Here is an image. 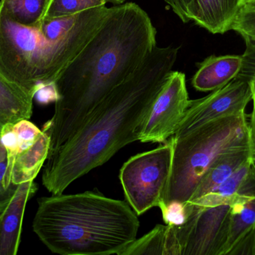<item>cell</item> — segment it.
Listing matches in <instances>:
<instances>
[{
  "label": "cell",
  "mask_w": 255,
  "mask_h": 255,
  "mask_svg": "<svg viewBox=\"0 0 255 255\" xmlns=\"http://www.w3.org/2000/svg\"><path fill=\"white\" fill-rule=\"evenodd\" d=\"M109 2L113 3L115 4H121L125 2L127 0H109Z\"/></svg>",
  "instance_id": "obj_27"
},
{
  "label": "cell",
  "mask_w": 255,
  "mask_h": 255,
  "mask_svg": "<svg viewBox=\"0 0 255 255\" xmlns=\"http://www.w3.org/2000/svg\"><path fill=\"white\" fill-rule=\"evenodd\" d=\"M49 0H0V5L15 22L31 26L43 18Z\"/></svg>",
  "instance_id": "obj_17"
},
{
  "label": "cell",
  "mask_w": 255,
  "mask_h": 255,
  "mask_svg": "<svg viewBox=\"0 0 255 255\" xmlns=\"http://www.w3.org/2000/svg\"><path fill=\"white\" fill-rule=\"evenodd\" d=\"M166 1L184 23L191 21V12L194 0H166Z\"/></svg>",
  "instance_id": "obj_21"
},
{
  "label": "cell",
  "mask_w": 255,
  "mask_h": 255,
  "mask_svg": "<svg viewBox=\"0 0 255 255\" xmlns=\"http://www.w3.org/2000/svg\"><path fill=\"white\" fill-rule=\"evenodd\" d=\"M250 115L220 118L173 140L172 172L160 209L188 202L204 174L220 156L253 147Z\"/></svg>",
  "instance_id": "obj_5"
},
{
  "label": "cell",
  "mask_w": 255,
  "mask_h": 255,
  "mask_svg": "<svg viewBox=\"0 0 255 255\" xmlns=\"http://www.w3.org/2000/svg\"><path fill=\"white\" fill-rule=\"evenodd\" d=\"M17 186L12 184L5 193L0 196V217L2 215L3 212L10 202V199L13 197Z\"/></svg>",
  "instance_id": "obj_24"
},
{
  "label": "cell",
  "mask_w": 255,
  "mask_h": 255,
  "mask_svg": "<svg viewBox=\"0 0 255 255\" xmlns=\"http://www.w3.org/2000/svg\"><path fill=\"white\" fill-rule=\"evenodd\" d=\"M253 158V147L220 156L204 174L188 202L212 193L243 165Z\"/></svg>",
  "instance_id": "obj_14"
},
{
  "label": "cell",
  "mask_w": 255,
  "mask_h": 255,
  "mask_svg": "<svg viewBox=\"0 0 255 255\" xmlns=\"http://www.w3.org/2000/svg\"><path fill=\"white\" fill-rule=\"evenodd\" d=\"M34 97L0 72V132L4 125L30 119Z\"/></svg>",
  "instance_id": "obj_15"
},
{
  "label": "cell",
  "mask_w": 255,
  "mask_h": 255,
  "mask_svg": "<svg viewBox=\"0 0 255 255\" xmlns=\"http://www.w3.org/2000/svg\"><path fill=\"white\" fill-rule=\"evenodd\" d=\"M245 3H255V0H245Z\"/></svg>",
  "instance_id": "obj_28"
},
{
  "label": "cell",
  "mask_w": 255,
  "mask_h": 255,
  "mask_svg": "<svg viewBox=\"0 0 255 255\" xmlns=\"http://www.w3.org/2000/svg\"><path fill=\"white\" fill-rule=\"evenodd\" d=\"M109 10L106 4L84 10L67 36L53 40L40 20L31 26L21 25L0 5V72L34 97L40 86L55 82L92 38Z\"/></svg>",
  "instance_id": "obj_4"
},
{
  "label": "cell",
  "mask_w": 255,
  "mask_h": 255,
  "mask_svg": "<svg viewBox=\"0 0 255 255\" xmlns=\"http://www.w3.org/2000/svg\"><path fill=\"white\" fill-rule=\"evenodd\" d=\"M250 128L253 139V159L255 162V104H253V112L250 117Z\"/></svg>",
  "instance_id": "obj_25"
},
{
  "label": "cell",
  "mask_w": 255,
  "mask_h": 255,
  "mask_svg": "<svg viewBox=\"0 0 255 255\" xmlns=\"http://www.w3.org/2000/svg\"><path fill=\"white\" fill-rule=\"evenodd\" d=\"M172 138L151 151L130 157L120 172L128 204L137 216L163 205L173 161Z\"/></svg>",
  "instance_id": "obj_6"
},
{
  "label": "cell",
  "mask_w": 255,
  "mask_h": 255,
  "mask_svg": "<svg viewBox=\"0 0 255 255\" xmlns=\"http://www.w3.org/2000/svg\"><path fill=\"white\" fill-rule=\"evenodd\" d=\"M245 0H194L191 20L212 34L230 31Z\"/></svg>",
  "instance_id": "obj_12"
},
{
  "label": "cell",
  "mask_w": 255,
  "mask_h": 255,
  "mask_svg": "<svg viewBox=\"0 0 255 255\" xmlns=\"http://www.w3.org/2000/svg\"><path fill=\"white\" fill-rule=\"evenodd\" d=\"M35 99L40 104H48L52 102H56L58 99V91L55 82L42 85L34 94Z\"/></svg>",
  "instance_id": "obj_23"
},
{
  "label": "cell",
  "mask_w": 255,
  "mask_h": 255,
  "mask_svg": "<svg viewBox=\"0 0 255 255\" xmlns=\"http://www.w3.org/2000/svg\"><path fill=\"white\" fill-rule=\"evenodd\" d=\"M50 137L47 132L42 133L31 145L17 151L8 159L9 178L12 184L19 185L34 181L47 160Z\"/></svg>",
  "instance_id": "obj_13"
},
{
  "label": "cell",
  "mask_w": 255,
  "mask_h": 255,
  "mask_svg": "<svg viewBox=\"0 0 255 255\" xmlns=\"http://www.w3.org/2000/svg\"><path fill=\"white\" fill-rule=\"evenodd\" d=\"M185 205L187 220L175 226L181 255H223L229 238L230 205Z\"/></svg>",
  "instance_id": "obj_7"
},
{
  "label": "cell",
  "mask_w": 255,
  "mask_h": 255,
  "mask_svg": "<svg viewBox=\"0 0 255 255\" xmlns=\"http://www.w3.org/2000/svg\"><path fill=\"white\" fill-rule=\"evenodd\" d=\"M252 76L241 73L229 83L206 97L190 100L172 139H180L204 124L220 118L245 113L253 98Z\"/></svg>",
  "instance_id": "obj_9"
},
{
  "label": "cell",
  "mask_w": 255,
  "mask_h": 255,
  "mask_svg": "<svg viewBox=\"0 0 255 255\" xmlns=\"http://www.w3.org/2000/svg\"><path fill=\"white\" fill-rule=\"evenodd\" d=\"M244 61V55H211L199 64L192 79V85L202 92L219 89L241 73Z\"/></svg>",
  "instance_id": "obj_11"
},
{
  "label": "cell",
  "mask_w": 255,
  "mask_h": 255,
  "mask_svg": "<svg viewBox=\"0 0 255 255\" xmlns=\"http://www.w3.org/2000/svg\"><path fill=\"white\" fill-rule=\"evenodd\" d=\"M156 35L148 13L136 3L110 7L92 38L54 82L58 99L53 116L42 129L50 137L48 158L143 62L157 46Z\"/></svg>",
  "instance_id": "obj_1"
},
{
  "label": "cell",
  "mask_w": 255,
  "mask_h": 255,
  "mask_svg": "<svg viewBox=\"0 0 255 255\" xmlns=\"http://www.w3.org/2000/svg\"><path fill=\"white\" fill-rule=\"evenodd\" d=\"M190 100L185 74L171 72L138 129V141L166 142L176 132Z\"/></svg>",
  "instance_id": "obj_8"
},
{
  "label": "cell",
  "mask_w": 255,
  "mask_h": 255,
  "mask_svg": "<svg viewBox=\"0 0 255 255\" xmlns=\"http://www.w3.org/2000/svg\"><path fill=\"white\" fill-rule=\"evenodd\" d=\"M179 46L155 47L108 94L76 133L47 159L42 183L61 194L76 180L138 141L137 131L178 58Z\"/></svg>",
  "instance_id": "obj_2"
},
{
  "label": "cell",
  "mask_w": 255,
  "mask_h": 255,
  "mask_svg": "<svg viewBox=\"0 0 255 255\" xmlns=\"http://www.w3.org/2000/svg\"><path fill=\"white\" fill-rule=\"evenodd\" d=\"M37 203L33 231L55 254L121 255L136 240L139 221L128 202L89 191Z\"/></svg>",
  "instance_id": "obj_3"
},
{
  "label": "cell",
  "mask_w": 255,
  "mask_h": 255,
  "mask_svg": "<svg viewBox=\"0 0 255 255\" xmlns=\"http://www.w3.org/2000/svg\"><path fill=\"white\" fill-rule=\"evenodd\" d=\"M230 206L229 238L223 255H230L241 241L255 234V197L234 202Z\"/></svg>",
  "instance_id": "obj_16"
},
{
  "label": "cell",
  "mask_w": 255,
  "mask_h": 255,
  "mask_svg": "<svg viewBox=\"0 0 255 255\" xmlns=\"http://www.w3.org/2000/svg\"><path fill=\"white\" fill-rule=\"evenodd\" d=\"M109 0H49L42 19L76 14L84 10L106 5Z\"/></svg>",
  "instance_id": "obj_18"
},
{
  "label": "cell",
  "mask_w": 255,
  "mask_h": 255,
  "mask_svg": "<svg viewBox=\"0 0 255 255\" xmlns=\"http://www.w3.org/2000/svg\"><path fill=\"white\" fill-rule=\"evenodd\" d=\"M251 83L253 92V104H255V73H254V75H253V76H252Z\"/></svg>",
  "instance_id": "obj_26"
},
{
  "label": "cell",
  "mask_w": 255,
  "mask_h": 255,
  "mask_svg": "<svg viewBox=\"0 0 255 255\" xmlns=\"http://www.w3.org/2000/svg\"><path fill=\"white\" fill-rule=\"evenodd\" d=\"M163 221L166 225L179 226L187 220V208L185 203L172 202L160 209Z\"/></svg>",
  "instance_id": "obj_20"
},
{
  "label": "cell",
  "mask_w": 255,
  "mask_h": 255,
  "mask_svg": "<svg viewBox=\"0 0 255 255\" xmlns=\"http://www.w3.org/2000/svg\"><path fill=\"white\" fill-rule=\"evenodd\" d=\"M7 169H8L7 153L0 137V196L5 193L12 185L7 173Z\"/></svg>",
  "instance_id": "obj_22"
},
{
  "label": "cell",
  "mask_w": 255,
  "mask_h": 255,
  "mask_svg": "<svg viewBox=\"0 0 255 255\" xmlns=\"http://www.w3.org/2000/svg\"><path fill=\"white\" fill-rule=\"evenodd\" d=\"M34 181L19 184L7 208L0 217V255H16L20 243L25 207L35 194Z\"/></svg>",
  "instance_id": "obj_10"
},
{
  "label": "cell",
  "mask_w": 255,
  "mask_h": 255,
  "mask_svg": "<svg viewBox=\"0 0 255 255\" xmlns=\"http://www.w3.org/2000/svg\"><path fill=\"white\" fill-rule=\"evenodd\" d=\"M231 30L242 36L247 47L255 49V3H245L232 22Z\"/></svg>",
  "instance_id": "obj_19"
}]
</instances>
